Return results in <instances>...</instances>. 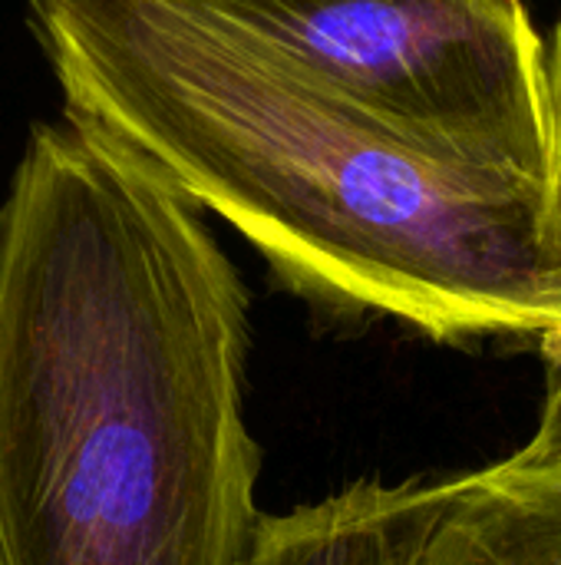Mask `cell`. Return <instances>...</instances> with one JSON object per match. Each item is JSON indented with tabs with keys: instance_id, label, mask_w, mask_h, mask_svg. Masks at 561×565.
Wrapping results in <instances>:
<instances>
[{
	"instance_id": "6da1fadb",
	"label": "cell",
	"mask_w": 561,
	"mask_h": 565,
	"mask_svg": "<svg viewBox=\"0 0 561 565\" xmlns=\"http://www.w3.org/2000/svg\"><path fill=\"white\" fill-rule=\"evenodd\" d=\"M248 291L202 209L63 113L0 202V565H245Z\"/></svg>"
},
{
	"instance_id": "7a4b0ae2",
	"label": "cell",
	"mask_w": 561,
	"mask_h": 565,
	"mask_svg": "<svg viewBox=\"0 0 561 565\" xmlns=\"http://www.w3.org/2000/svg\"><path fill=\"white\" fill-rule=\"evenodd\" d=\"M63 113L298 295L433 341L561 331V182L436 156L172 0H26Z\"/></svg>"
},
{
	"instance_id": "3957f363",
	"label": "cell",
	"mask_w": 561,
	"mask_h": 565,
	"mask_svg": "<svg viewBox=\"0 0 561 565\" xmlns=\"http://www.w3.org/2000/svg\"><path fill=\"white\" fill-rule=\"evenodd\" d=\"M298 66L390 132L561 182L549 46L529 0H172Z\"/></svg>"
},
{
	"instance_id": "277c9868",
	"label": "cell",
	"mask_w": 561,
	"mask_h": 565,
	"mask_svg": "<svg viewBox=\"0 0 561 565\" xmlns=\"http://www.w3.org/2000/svg\"><path fill=\"white\" fill-rule=\"evenodd\" d=\"M413 565H561V407L513 457L450 480Z\"/></svg>"
},
{
	"instance_id": "5b68a950",
	"label": "cell",
	"mask_w": 561,
	"mask_h": 565,
	"mask_svg": "<svg viewBox=\"0 0 561 565\" xmlns=\"http://www.w3.org/2000/svg\"><path fill=\"white\" fill-rule=\"evenodd\" d=\"M450 480H360L261 516L245 565H413Z\"/></svg>"
},
{
	"instance_id": "8992f818",
	"label": "cell",
	"mask_w": 561,
	"mask_h": 565,
	"mask_svg": "<svg viewBox=\"0 0 561 565\" xmlns=\"http://www.w3.org/2000/svg\"><path fill=\"white\" fill-rule=\"evenodd\" d=\"M549 83H552V109H555V136H559L561 156V56L555 50H549Z\"/></svg>"
},
{
	"instance_id": "52a82bcc",
	"label": "cell",
	"mask_w": 561,
	"mask_h": 565,
	"mask_svg": "<svg viewBox=\"0 0 561 565\" xmlns=\"http://www.w3.org/2000/svg\"><path fill=\"white\" fill-rule=\"evenodd\" d=\"M542 344H546V351L552 358V391H549V397H555V404L561 407V331L542 338Z\"/></svg>"
},
{
	"instance_id": "ba28073f",
	"label": "cell",
	"mask_w": 561,
	"mask_h": 565,
	"mask_svg": "<svg viewBox=\"0 0 561 565\" xmlns=\"http://www.w3.org/2000/svg\"><path fill=\"white\" fill-rule=\"evenodd\" d=\"M546 43H549V50H555L561 56V7L559 13H555V20H552V30L546 33Z\"/></svg>"
}]
</instances>
